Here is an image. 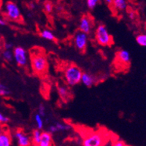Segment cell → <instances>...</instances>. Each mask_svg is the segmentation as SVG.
I'll list each match as a JSON object with an SVG mask.
<instances>
[{"label":"cell","instance_id":"19","mask_svg":"<svg viewBox=\"0 0 146 146\" xmlns=\"http://www.w3.org/2000/svg\"><path fill=\"white\" fill-rule=\"evenodd\" d=\"M2 58L7 62H11L14 60V53L13 51L9 49H5L2 53Z\"/></svg>","mask_w":146,"mask_h":146},{"label":"cell","instance_id":"7","mask_svg":"<svg viewBox=\"0 0 146 146\" xmlns=\"http://www.w3.org/2000/svg\"><path fill=\"white\" fill-rule=\"evenodd\" d=\"M89 36L87 34L83 32V31H78L75 33V36L73 37V43L77 50L80 52H86L88 45Z\"/></svg>","mask_w":146,"mask_h":146},{"label":"cell","instance_id":"20","mask_svg":"<svg viewBox=\"0 0 146 146\" xmlns=\"http://www.w3.org/2000/svg\"><path fill=\"white\" fill-rule=\"evenodd\" d=\"M35 123H36V127H37V129H39V130H42V129L43 128V126H44V121H43V119H42V115H40L38 113L35 114Z\"/></svg>","mask_w":146,"mask_h":146},{"label":"cell","instance_id":"16","mask_svg":"<svg viewBox=\"0 0 146 146\" xmlns=\"http://www.w3.org/2000/svg\"><path fill=\"white\" fill-rule=\"evenodd\" d=\"M39 35L40 36L41 38L44 39L46 40H48V41H54L55 40V36L53 34L51 30L49 29H42L40 31L39 33Z\"/></svg>","mask_w":146,"mask_h":146},{"label":"cell","instance_id":"28","mask_svg":"<svg viewBox=\"0 0 146 146\" xmlns=\"http://www.w3.org/2000/svg\"><path fill=\"white\" fill-rule=\"evenodd\" d=\"M136 17H137V14H136V12L133 11L128 12V18L131 19V20H134V19H136Z\"/></svg>","mask_w":146,"mask_h":146},{"label":"cell","instance_id":"12","mask_svg":"<svg viewBox=\"0 0 146 146\" xmlns=\"http://www.w3.org/2000/svg\"><path fill=\"white\" fill-rule=\"evenodd\" d=\"M81 83L87 87H92L96 83V78L88 72H83L81 75Z\"/></svg>","mask_w":146,"mask_h":146},{"label":"cell","instance_id":"2","mask_svg":"<svg viewBox=\"0 0 146 146\" xmlns=\"http://www.w3.org/2000/svg\"><path fill=\"white\" fill-rule=\"evenodd\" d=\"M83 72L81 69L75 64L68 65L64 69V78L66 84L69 87H75L81 83V75Z\"/></svg>","mask_w":146,"mask_h":146},{"label":"cell","instance_id":"4","mask_svg":"<svg viewBox=\"0 0 146 146\" xmlns=\"http://www.w3.org/2000/svg\"><path fill=\"white\" fill-rule=\"evenodd\" d=\"M105 137L102 133L92 132L85 136L83 139V146H104Z\"/></svg>","mask_w":146,"mask_h":146},{"label":"cell","instance_id":"15","mask_svg":"<svg viewBox=\"0 0 146 146\" xmlns=\"http://www.w3.org/2000/svg\"><path fill=\"white\" fill-rule=\"evenodd\" d=\"M112 5L117 11H124L127 8V0H113Z\"/></svg>","mask_w":146,"mask_h":146},{"label":"cell","instance_id":"35","mask_svg":"<svg viewBox=\"0 0 146 146\" xmlns=\"http://www.w3.org/2000/svg\"><path fill=\"white\" fill-rule=\"evenodd\" d=\"M37 1H39V0H37Z\"/></svg>","mask_w":146,"mask_h":146},{"label":"cell","instance_id":"21","mask_svg":"<svg viewBox=\"0 0 146 146\" xmlns=\"http://www.w3.org/2000/svg\"><path fill=\"white\" fill-rule=\"evenodd\" d=\"M136 41L139 46L146 47V34H139L136 36Z\"/></svg>","mask_w":146,"mask_h":146},{"label":"cell","instance_id":"25","mask_svg":"<svg viewBox=\"0 0 146 146\" xmlns=\"http://www.w3.org/2000/svg\"><path fill=\"white\" fill-rule=\"evenodd\" d=\"M38 113L42 117H44L46 115V107L43 104H40L38 106Z\"/></svg>","mask_w":146,"mask_h":146},{"label":"cell","instance_id":"6","mask_svg":"<svg viewBox=\"0 0 146 146\" xmlns=\"http://www.w3.org/2000/svg\"><path fill=\"white\" fill-rule=\"evenodd\" d=\"M14 60L16 64L20 67H25L28 65L29 58L27 51L22 46H16L13 49Z\"/></svg>","mask_w":146,"mask_h":146},{"label":"cell","instance_id":"29","mask_svg":"<svg viewBox=\"0 0 146 146\" xmlns=\"http://www.w3.org/2000/svg\"><path fill=\"white\" fill-rule=\"evenodd\" d=\"M48 132L50 133H54L58 132V130H57V127L54 125H52L49 126L48 127Z\"/></svg>","mask_w":146,"mask_h":146},{"label":"cell","instance_id":"9","mask_svg":"<svg viewBox=\"0 0 146 146\" xmlns=\"http://www.w3.org/2000/svg\"><path fill=\"white\" fill-rule=\"evenodd\" d=\"M14 138L17 142L19 146H31V137L29 135L26 134L23 130L18 129L14 132Z\"/></svg>","mask_w":146,"mask_h":146},{"label":"cell","instance_id":"1","mask_svg":"<svg viewBox=\"0 0 146 146\" xmlns=\"http://www.w3.org/2000/svg\"><path fill=\"white\" fill-rule=\"evenodd\" d=\"M30 60L32 70L35 74L43 75L48 67V60L44 52L41 48H32L30 52Z\"/></svg>","mask_w":146,"mask_h":146},{"label":"cell","instance_id":"27","mask_svg":"<svg viewBox=\"0 0 146 146\" xmlns=\"http://www.w3.org/2000/svg\"><path fill=\"white\" fill-rule=\"evenodd\" d=\"M5 49H9V50H12L14 48V44L11 42H7L5 43L4 45Z\"/></svg>","mask_w":146,"mask_h":146},{"label":"cell","instance_id":"11","mask_svg":"<svg viewBox=\"0 0 146 146\" xmlns=\"http://www.w3.org/2000/svg\"><path fill=\"white\" fill-rule=\"evenodd\" d=\"M58 93L62 100L64 102L68 101L72 98L71 91L68 85H59L58 87Z\"/></svg>","mask_w":146,"mask_h":146},{"label":"cell","instance_id":"18","mask_svg":"<svg viewBox=\"0 0 146 146\" xmlns=\"http://www.w3.org/2000/svg\"><path fill=\"white\" fill-rule=\"evenodd\" d=\"M41 133H42V131H41V130H39V129H35V130L33 131L32 142L36 146L39 144L40 140Z\"/></svg>","mask_w":146,"mask_h":146},{"label":"cell","instance_id":"13","mask_svg":"<svg viewBox=\"0 0 146 146\" xmlns=\"http://www.w3.org/2000/svg\"><path fill=\"white\" fill-rule=\"evenodd\" d=\"M36 146H53L52 133L47 131H43L41 133L40 140Z\"/></svg>","mask_w":146,"mask_h":146},{"label":"cell","instance_id":"34","mask_svg":"<svg viewBox=\"0 0 146 146\" xmlns=\"http://www.w3.org/2000/svg\"><path fill=\"white\" fill-rule=\"evenodd\" d=\"M30 7H31V8L34 9V8H35V4H34V3H31V4H30Z\"/></svg>","mask_w":146,"mask_h":146},{"label":"cell","instance_id":"32","mask_svg":"<svg viewBox=\"0 0 146 146\" xmlns=\"http://www.w3.org/2000/svg\"><path fill=\"white\" fill-rule=\"evenodd\" d=\"M104 2L108 5H112V3H113V0H104Z\"/></svg>","mask_w":146,"mask_h":146},{"label":"cell","instance_id":"3","mask_svg":"<svg viewBox=\"0 0 146 146\" xmlns=\"http://www.w3.org/2000/svg\"><path fill=\"white\" fill-rule=\"evenodd\" d=\"M96 42L101 46H110L113 43V39L104 25H98L95 31Z\"/></svg>","mask_w":146,"mask_h":146},{"label":"cell","instance_id":"10","mask_svg":"<svg viewBox=\"0 0 146 146\" xmlns=\"http://www.w3.org/2000/svg\"><path fill=\"white\" fill-rule=\"evenodd\" d=\"M116 59L123 65H128L131 61V56L130 52L125 49H121L116 53Z\"/></svg>","mask_w":146,"mask_h":146},{"label":"cell","instance_id":"26","mask_svg":"<svg viewBox=\"0 0 146 146\" xmlns=\"http://www.w3.org/2000/svg\"><path fill=\"white\" fill-rule=\"evenodd\" d=\"M8 121H9V118L0 113V125L1 124L8 123Z\"/></svg>","mask_w":146,"mask_h":146},{"label":"cell","instance_id":"23","mask_svg":"<svg viewBox=\"0 0 146 146\" xmlns=\"http://www.w3.org/2000/svg\"><path fill=\"white\" fill-rule=\"evenodd\" d=\"M43 8H44V11L46 13L48 14H51L53 11V8H54L53 3L51 1H46L44 2V5H43Z\"/></svg>","mask_w":146,"mask_h":146},{"label":"cell","instance_id":"24","mask_svg":"<svg viewBox=\"0 0 146 146\" xmlns=\"http://www.w3.org/2000/svg\"><path fill=\"white\" fill-rule=\"evenodd\" d=\"M100 0H87V5L89 9L93 10L98 5Z\"/></svg>","mask_w":146,"mask_h":146},{"label":"cell","instance_id":"22","mask_svg":"<svg viewBox=\"0 0 146 146\" xmlns=\"http://www.w3.org/2000/svg\"><path fill=\"white\" fill-rule=\"evenodd\" d=\"M10 93H11V91L8 88V87H6L5 85L0 83V96L6 97L9 96Z\"/></svg>","mask_w":146,"mask_h":146},{"label":"cell","instance_id":"31","mask_svg":"<svg viewBox=\"0 0 146 146\" xmlns=\"http://www.w3.org/2000/svg\"><path fill=\"white\" fill-rule=\"evenodd\" d=\"M6 25V21L3 18H2L0 17V25H2V26H4V25Z\"/></svg>","mask_w":146,"mask_h":146},{"label":"cell","instance_id":"17","mask_svg":"<svg viewBox=\"0 0 146 146\" xmlns=\"http://www.w3.org/2000/svg\"><path fill=\"white\" fill-rule=\"evenodd\" d=\"M54 125L57 127V130L58 131H68L72 129V125L68 123H64V122H60L57 121L55 122Z\"/></svg>","mask_w":146,"mask_h":146},{"label":"cell","instance_id":"14","mask_svg":"<svg viewBox=\"0 0 146 146\" xmlns=\"http://www.w3.org/2000/svg\"><path fill=\"white\" fill-rule=\"evenodd\" d=\"M12 136L8 131H5L0 135V146H11Z\"/></svg>","mask_w":146,"mask_h":146},{"label":"cell","instance_id":"8","mask_svg":"<svg viewBox=\"0 0 146 146\" xmlns=\"http://www.w3.org/2000/svg\"><path fill=\"white\" fill-rule=\"evenodd\" d=\"M79 31H83L87 35L90 34L93 29V22L92 18L88 15H84L81 17L79 22Z\"/></svg>","mask_w":146,"mask_h":146},{"label":"cell","instance_id":"5","mask_svg":"<svg viewBox=\"0 0 146 146\" xmlns=\"http://www.w3.org/2000/svg\"><path fill=\"white\" fill-rule=\"evenodd\" d=\"M5 14L11 21L19 22L22 19L21 11L17 5L11 1L6 2L5 5Z\"/></svg>","mask_w":146,"mask_h":146},{"label":"cell","instance_id":"33","mask_svg":"<svg viewBox=\"0 0 146 146\" xmlns=\"http://www.w3.org/2000/svg\"><path fill=\"white\" fill-rule=\"evenodd\" d=\"M3 131H4V128H3V127H2V126L0 125V135H1V133H2Z\"/></svg>","mask_w":146,"mask_h":146},{"label":"cell","instance_id":"30","mask_svg":"<svg viewBox=\"0 0 146 146\" xmlns=\"http://www.w3.org/2000/svg\"><path fill=\"white\" fill-rule=\"evenodd\" d=\"M112 146H127L125 145V142L121 140H116L113 142V144Z\"/></svg>","mask_w":146,"mask_h":146}]
</instances>
